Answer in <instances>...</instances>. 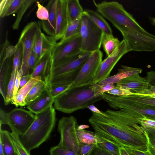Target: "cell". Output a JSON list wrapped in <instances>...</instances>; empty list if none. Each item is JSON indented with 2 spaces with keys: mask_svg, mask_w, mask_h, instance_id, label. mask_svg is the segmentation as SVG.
<instances>
[{
  "mask_svg": "<svg viewBox=\"0 0 155 155\" xmlns=\"http://www.w3.org/2000/svg\"><path fill=\"white\" fill-rule=\"evenodd\" d=\"M12 0H0V17L1 18L4 17L5 13Z\"/></svg>",
  "mask_w": 155,
  "mask_h": 155,
  "instance_id": "cell-46",
  "label": "cell"
},
{
  "mask_svg": "<svg viewBox=\"0 0 155 155\" xmlns=\"http://www.w3.org/2000/svg\"><path fill=\"white\" fill-rule=\"evenodd\" d=\"M67 7V0H58L55 33L53 37L56 41L63 36L68 25Z\"/></svg>",
  "mask_w": 155,
  "mask_h": 155,
  "instance_id": "cell-15",
  "label": "cell"
},
{
  "mask_svg": "<svg viewBox=\"0 0 155 155\" xmlns=\"http://www.w3.org/2000/svg\"><path fill=\"white\" fill-rule=\"evenodd\" d=\"M31 78V74L22 76L21 78L19 89L25 85L30 81Z\"/></svg>",
  "mask_w": 155,
  "mask_h": 155,
  "instance_id": "cell-53",
  "label": "cell"
},
{
  "mask_svg": "<svg viewBox=\"0 0 155 155\" xmlns=\"http://www.w3.org/2000/svg\"><path fill=\"white\" fill-rule=\"evenodd\" d=\"M97 144L99 147L106 150L112 155H120L119 147L110 142L101 138V141Z\"/></svg>",
  "mask_w": 155,
  "mask_h": 155,
  "instance_id": "cell-36",
  "label": "cell"
},
{
  "mask_svg": "<svg viewBox=\"0 0 155 155\" xmlns=\"http://www.w3.org/2000/svg\"><path fill=\"white\" fill-rule=\"evenodd\" d=\"M41 26L39 22L31 21L22 30L18 42H21L23 48V58L21 69L22 76L30 74L28 59L33 49L36 35Z\"/></svg>",
  "mask_w": 155,
  "mask_h": 155,
  "instance_id": "cell-9",
  "label": "cell"
},
{
  "mask_svg": "<svg viewBox=\"0 0 155 155\" xmlns=\"http://www.w3.org/2000/svg\"><path fill=\"white\" fill-rule=\"evenodd\" d=\"M54 108L51 107L35 114V120L23 135L19 136L20 140L29 152L38 148L50 137L56 121Z\"/></svg>",
  "mask_w": 155,
  "mask_h": 155,
  "instance_id": "cell-2",
  "label": "cell"
},
{
  "mask_svg": "<svg viewBox=\"0 0 155 155\" xmlns=\"http://www.w3.org/2000/svg\"><path fill=\"white\" fill-rule=\"evenodd\" d=\"M16 51L13 59L12 72L19 71L21 69L23 58V48L21 42H18Z\"/></svg>",
  "mask_w": 155,
  "mask_h": 155,
  "instance_id": "cell-31",
  "label": "cell"
},
{
  "mask_svg": "<svg viewBox=\"0 0 155 155\" xmlns=\"http://www.w3.org/2000/svg\"><path fill=\"white\" fill-rule=\"evenodd\" d=\"M103 53L98 50L92 52L82 67L70 88L91 85L102 61Z\"/></svg>",
  "mask_w": 155,
  "mask_h": 155,
  "instance_id": "cell-7",
  "label": "cell"
},
{
  "mask_svg": "<svg viewBox=\"0 0 155 155\" xmlns=\"http://www.w3.org/2000/svg\"><path fill=\"white\" fill-rule=\"evenodd\" d=\"M13 58L4 60L0 64V90L4 101L5 100L8 86L12 71Z\"/></svg>",
  "mask_w": 155,
  "mask_h": 155,
  "instance_id": "cell-18",
  "label": "cell"
},
{
  "mask_svg": "<svg viewBox=\"0 0 155 155\" xmlns=\"http://www.w3.org/2000/svg\"><path fill=\"white\" fill-rule=\"evenodd\" d=\"M106 93L118 96H126L132 94L128 90L116 85L113 89L107 92Z\"/></svg>",
  "mask_w": 155,
  "mask_h": 155,
  "instance_id": "cell-41",
  "label": "cell"
},
{
  "mask_svg": "<svg viewBox=\"0 0 155 155\" xmlns=\"http://www.w3.org/2000/svg\"><path fill=\"white\" fill-rule=\"evenodd\" d=\"M8 131L2 130L0 126V141L3 146L6 155H19Z\"/></svg>",
  "mask_w": 155,
  "mask_h": 155,
  "instance_id": "cell-26",
  "label": "cell"
},
{
  "mask_svg": "<svg viewBox=\"0 0 155 155\" xmlns=\"http://www.w3.org/2000/svg\"><path fill=\"white\" fill-rule=\"evenodd\" d=\"M47 88L45 81L41 80L36 83L31 89L25 99L26 105H28L39 97Z\"/></svg>",
  "mask_w": 155,
  "mask_h": 155,
  "instance_id": "cell-28",
  "label": "cell"
},
{
  "mask_svg": "<svg viewBox=\"0 0 155 155\" xmlns=\"http://www.w3.org/2000/svg\"><path fill=\"white\" fill-rule=\"evenodd\" d=\"M40 59L34 51H31L28 59V66L29 74H31Z\"/></svg>",
  "mask_w": 155,
  "mask_h": 155,
  "instance_id": "cell-39",
  "label": "cell"
},
{
  "mask_svg": "<svg viewBox=\"0 0 155 155\" xmlns=\"http://www.w3.org/2000/svg\"><path fill=\"white\" fill-rule=\"evenodd\" d=\"M81 51L92 52L100 50L104 33L84 12L81 16Z\"/></svg>",
  "mask_w": 155,
  "mask_h": 155,
  "instance_id": "cell-5",
  "label": "cell"
},
{
  "mask_svg": "<svg viewBox=\"0 0 155 155\" xmlns=\"http://www.w3.org/2000/svg\"><path fill=\"white\" fill-rule=\"evenodd\" d=\"M115 86L114 84L98 83L94 84L91 86V87L95 97H97L113 89Z\"/></svg>",
  "mask_w": 155,
  "mask_h": 155,
  "instance_id": "cell-33",
  "label": "cell"
},
{
  "mask_svg": "<svg viewBox=\"0 0 155 155\" xmlns=\"http://www.w3.org/2000/svg\"><path fill=\"white\" fill-rule=\"evenodd\" d=\"M23 1L24 0H12L5 13L4 17L16 13Z\"/></svg>",
  "mask_w": 155,
  "mask_h": 155,
  "instance_id": "cell-40",
  "label": "cell"
},
{
  "mask_svg": "<svg viewBox=\"0 0 155 155\" xmlns=\"http://www.w3.org/2000/svg\"><path fill=\"white\" fill-rule=\"evenodd\" d=\"M89 127V126L87 125H78V129L80 130H84V129L88 128Z\"/></svg>",
  "mask_w": 155,
  "mask_h": 155,
  "instance_id": "cell-59",
  "label": "cell"
},
{
  "mask_svg": "<svg viewBox=\"0 0 155 155\" xmlns=\"http://www.w3.org/2000/svg\"><path fill=\"white\" fill-rule=\"evenodd\" d=\"M91 86L69 88L55 99L54 108L70 114L103 99L101 96L95 97Z\"/></svg>",
  "mask_w": 155,
  "mask_h": 155,
  "instance_id": "cell-4",
  "label": "cell"
},
{
  "mask_svg": "<svg viewBox=\"0 0 155 155\" xmlns=\"http://www.w3.org/2000/svg\"><path fill=\"white\" fill-rule=\"evenodd\" d=\"M36 3L38 6V9L36 12L37 17L41 21L47 20L49 16L48 9L41 5L38 1H36Z\"/></svg>",
  "mask_w": 155,
  "mask_h": 155,
  "instance_id": "cell-38",
  "label": "cell"
},
{
  "mask_svg": "<svg viewBox=\"0 0 155 155\" xmlns=\"http://www.w3.org/2000/svg\"><path fill=\"white\" fill-rule=\"evenodd\" d=\"M142 70L136 68L121 65V68L118 69V72L115 74L109 77L99 83L104 84H117L122 79L136 74H140Z\"/></svg>",
  "mask_w": 155,
  "mask_h": 155,
  "instance_id": "cell-20",
  "label": "cell"
},
{
  "mask_svg": "<svg viewBox=\"0 0 155 155\" xmlns=\"http://www.w3.org/2000/svg\"><path fill=\"white\" fill-rule=\"evenodd\" d=\"M129 52L127 43L123 39L115 51L101 62L96 74L94 84L99 83L109 77L116 64Z\"/></svg>",
  "mask_w": 155,
  "mask_h": 155,
  "instance_id": "cell-12",
  "label": "cell"
},
{
  "mask_svg": "<svg viewBox=\"0 0 155 155\" xmlns=\"http://www.w3.org/2000/svg\"><path fill=\"white\" fill-rule=\"evenodd\" d=\"M118 39L113 35L104 33L101 43L104 50L107 56L110 55L120 43Z\"/></svg>",
  "mask_w": 155,
  "mask_h": 155,
  "instance_id": "cell-25",
  "label": "cell"
},
{
  "mask_svg": "<svg viewBox=\"0 0 155 155\" xmlns=\"http://www.w3.org/2000/svg\"><path fill=\"white\" fill-rule=\"evenodd\" d=\"M37 1L35 0H24L20 7L16 12V18L12 25L13 30L18 29L20 23L24 14L28 8Z\"/></svg>",
  "mask_w": 155,
  "mask_h": 155,
  "instance_id": "cell-30",
  "label": "cell"
},
{
  "mask_svg": "<svg viewBox=\"0 0 155 155\" xmlns=\"http://www.w3.org/2000/svg\"><path fill=\"white\" fill-rule=\"evenodd\" d=\"M121 96L127 100L155 107V97L150 95L132 94Z\"/></svg>",
  "mask_w": 155,
  "mask_h": 155,
  "instance_id": "cell-29",
  "label": "cell"
},
{
  "mask_svg": "<svg viewBox=\"0 0 155 155\" xmlns=\"http://www.w3.org/2000/svg\"><path fill=\"white\" fill-rule=\"evenodd\" d=\"M8 32H7L5 40L0 46V63L4 60L6 48L9 46L10 43L8 38Z\"/></svg>",
  "mask_w": 155,
  "mask_h": 155,
  "instance_id": "cell-45",
  "label": "cell"
},
{
  "mask_svg": "<svg viewBox=\"0 0 155 155\" xmlns=\"http://www.w3.org/2000/svg\"><path fill=\"white\" fill-rule=\"evenodd\" d=\"M0 125L8 124V113L1 108L0 110Z\"/></svg>",
  "mask_w": 155,
  "mask_h": 155,
  "instance_id": "cell-52",
  "label": "cell"
},
{
  "mask_svg": "<svg viewBox=\"0 0 155 155\" xmlns=\"http://www.w3.org/2000/svg\"><path fill=\"white\" fill-rule=\"evenodd\" d=\"M0 155H6L3 144L0 141Z\"/></svg>",
  "mask_w": 155,
  "mask_h": 155,
  "instance_id": "cell-58",
  "label": "cell"
},
{
  "mask_svg": "<svg viewBox=\"0 0 155 155\" xmlns=\"http://www.w3.org/2000/svg\"><path fill=\"white\" fill-rule=\"evenodd\" d=\"M103 112L107 116L93 112L88 120L98 136L119 147L147 151V134L138 119L142 115L124 109Z\"/></svg>",
  "mask_w": 155,
  "mask_h": 155,
  "instance_id": "cell-1",
  "label": "cell"
},
{
  "mask_svg": "<svg viewBox=\"0 0 155 155\" xmlns=\"http://www.w3.org/2000/svg\"><path fill=\"white\" fill-rule=\"evenodd\" d=\"M71 85L51 86L47 88L51 96L55 99L68 89Z\"/></svg>",
  "mask_w": 155,
  "mask_h": 155,
  "instance_id": "cell-37",
  "label": "cell"
},
{
  "mask_svg": "<svg viewBox=\"0 0 155 155\" xmlns=\"http://www.w3.org/2000/svg\"><path fill=\"white\" fill-rule=\"evenodd\" d=\"M144 128L146 132L152 134L155 137V129L150 127H146Z\"/></svg>",
  "mask_w": 155,
  "mask_h": 155,
  "instance_id": "cell-57",
  "label": "cell"
},
{
  "mask_svg": "<svg viewBox=\"0 0 155 155\" xmlns=\"http://www.w3.org/2000/svg\"><path fill=\"white\" fill-rule=\"evenodd\" d=\"M35 118V115L29 110L15 108L8 113V125L12 132L21 136L28 130Z\"/></svg>",
  "mask_w": 155,
  "mask_h": 155,
  "instance_id": "cell-11",
  "label": "cell"
},
{
  "mask_svg": "<svg viewBox=\"0 0 155 155\" xmlns=\"http://www.w3.org/2000/svg\"><path fill=\"white\" fill-rule=\"evenodd\" d=\"M124 147L129 155H152L148 151L143 152L128 147Z\"/></svg>",
  "mask_w": 155,
  "mask_h": 155,
  "instance_id": "cell-50",
  "label": "cell"
},
{
  "mask_svg": "<svg viewBox=\"0 0 155 155\" xmlns=\"http://www.w3.org/2000/svg\"><path fill=\"white\" fill-rule=\"evenodd\" d=\"M101 96L103 99L113 109L127 110L155 120V107L127 100L121 96H116L106 93L103 94Z\"/></svg>",
  "mask_w": 155,
  "mask_h": 155,
  "instance_id": "cell-6",
  "label": "cell"
},
{
  "mask_svg": "<svg viewBox=\"0 0 155 155\" xmlns=\"http://www.w3.org/2000/svg\"><path fill=\"white\" fill-rule=\"evenodd\" d=\"M77 133L80 146L97 144L101 141V138L95 132L77 128Z\"/></svg>",
  "mask_w": 155,
  "mask_h": 155,
  "instance_id": "cell-24",
  "label": "cell"
},
{
  "mask_svg": "<svg viewBox=\"0 0 155 155\" xmlns=\"http://www.w3.org/2000/svg\"><path fill=\"white\" fill-rule=\"evenodd\" d=\"M57 42L53 37L42 32L41 28L36 35L33 50L40 60L46 52L51 50Z\"/></svg>",
  "mask_w": 155,
  "mask_h": 155,
  "instance_id": "cell-14",
  "label": "cell"
},
{
  "mask_svg": "<svg viewBox=\"0 0 155 155\" xmlns=\"http://www.w3.org/2000/svg\"><path fill=\"white\" fill-rule=\"evenodd\" d=\"M84 12L97 26L103 31L104 33L113 34L110 26L101 15L94 10L89 9H85Z\"/></svg>",
  "mask_w": 155,
  "mask_h": 155,
  "instance_id": "cell-22",
  "label": "cell"
},
{
  "mask_svg": "<svg viewBox=\"0 0 155 155\" xmlns=\"http://www.w3.org/2000/svg\"><path fill=\"white\" fill-rule=\"evenodd\" d=\"M12 140L19 155H31L21 142L19 135L13 132L10 133Z\"/></svg>",
  "mask_w": 155,
  "mask_h": 155,
  "instance_id": "cell-32",
  "label": "cell"
},
{
  "mask_svg": "<svg viewBox=\"0 0 155 155\" xmlns=\"http://www.w3.org/2000/svg\"><path fill=\"white\" fill-rule=\"evenodd\" d=\"M18 71L12 72L7 88V94L5 100L4 101L5 105L11 102L13 96V92L15 80Z\"/></svg>",
  "mask_w": 155,
  "mask_h": 155,
  "instance_id": "cell-35",
  "label": "cell"
},
{
  "mask_svg": "<svg viewBox=\"0 0 155 155\" xmlns=\"http://www.w3.org/2000/svg\"><path fill=\"white\" fill-rule=\"evenodd\" d=\"M54 100L47 88L39 97L28 105L27 108L32 113L38 114L52 106Z\"/></svg>",
  "mask_w": 155,
  "mask_h": 155,
  "instance_id": "cell-17",
  "label": "cell"
},
{
  "mask_svg": "<svg viewBox=\"0 0 155 155\" xmlns=\"http://www.w3.org/2000/svg\"><path fill=\"white\" fill-rule=\"evenodd\" d=\"M90 155H112L104 149L99 147L97 144L94 148Z\"/></svg>",
  "mask_w": 155,
  "mask_h": 155,
  "instance_id": "cell-47",
  "label": "cell"
},
{
  "mask_svg": "<svg viewBox=\"0 0 155 155\" xmlns=\"http://www.w3.org/2000/svg\"><path fill=\"white\" fill-rule=\"evenodd\" d=\"M146 133L148 139L147 151L152 155H155V137L150 133Z\"/></svg>",
  "mask_w": 155,
  "mask_h": 155,
  "instance_id": "cell-42",
  "label": "cell"
},
{
  "mask_svg": "<svg viewBox=\"0 0 155 155\" xmlns=\"http://www.w3.org/2000/svg\"><path fill=\"white\" fill-rule=\"evenodd\" d=\"M81 43L80 34L62 43L57 42L51 51L52 59L51 69L67 58L81 51Z\"/></svg>",
  "mask_w": 155,
  "mask_h": 155,
  "instance_id": "cell-10",
  "label": "cell"
},
{
  "mask_svg": "<svg viewBox=\"0 0 155 155\" xmlns=\"http://www.w3.org/2000/svg\"><path fill=\"white\" fill-rule=\"evenodd\" d=\"M78 126L77 119L73 116L62 117L58 124V131L60 135L59 144L78 154L80 146L77 133Z\"/></svg>",
  "mask_w": 155,
  "mask_h": 155,
  "instance_id": "cell-8",
  "label": "cell"
},
{
  "mask_svg": "<svg viewBox=\"0 0 155 155\" xmlns=\"http://www.w3.org/2000/svg\"><path fill=\"white\" fill-rule=\"evenodd\" d=\"M86 108L89 109L92 112L99 114L104 116H107L106 115H105L103 113V111H100L97 107L93 105V104L88 106Z\"/></svg>",
  "mask_w": 155,
  "mask_h": 155,
  "instance_id": "cell-54",
  "label": "cell"
},
{
  "mask_svg": "<svg viewBox=\"0 0 155 155\" xmlns=\"http://www.w3.org/2000/svg\"><path fill=\"white\" fill-rule=\"evenodd\" d=\"M97 144L80 146L78 153L79 155H90L92 150Z\"/></svg>",
  "mask_w": 155,
  "mask_h": 155,
  "instance_id": "cell-44",
  "label": "cell"
},
{
  "mask_svg": "<svg viewBox=\"0 0 155 155\" xmlns=\"http://www.w3.org/2000/svg\"><path fill=\"white\" fill-rule=\"evenodd\" d=\"M58 0H49L46 7L49 12L48 20L38 21L41 28L50 36L54 37L55 35L57 8Z\"/></svg>",
  "mask_w": 155,
  "mask_h": 155,
  "instance_id": "cell-16",
  "label": "cell"
},
{
  "mask_svg": "<svg viewBox=\"0 0 155 155\" xmlns=\"http://www.w3.org/2000/svg\"><path fill=\"white\" fill-rule=\"evenodd\" d=\"M120 155H129L124 147H119Z\"/></svg>",
  "mask_w": 155,
  "mask_h": 155,
  "instance_id": "cell-56",
  "label": "cell"
},
{
  "mask_svg": "<svg viewBox=\"0 0 155 155\" xmlns=\"http://www.w3.org/2000/svg\"><path fill=\"white\" fill-rule=\"evenodd\" d=\"M49 153L50 155H79L70 148L59 144L51 147Z\"/></svg>",
  "mask_w": 155,
  "mask_h": 155,
  "instance_id": "cell-34",
  "label": "cell"
},
{
  "mask_svg": "<svg viewBox=\"0 0 155 155\" xmlns=\"http://www.w3.org/2000/svg\"><path fill=\"white\" fill-rule=\"evenodd\" d=\"M92 53L81 51L67 58L52 68L44 81L47 87L51 86L71 84Z\"/></svg>",
  "mask_w": 155,
  "mask_h": 155,
  "instance_id": "cell-3",
  "label": "cell"
},
{
  "mask_svg": "<svg viewBox=\"0 0 155 155\" xmlns=\"http://www.w3.org/2000/svg\"><path fill=\"white\" fill-rule=\"evenodd\" d=\"M67 10L68 24L81 16L84 11L78 0H67Z\"/></svg>",
  "mask_w": 155,
  "mask_h": 155,
  "instance_id": "cell-23",
  "label": "cell"
},
{
  "mask_svg": "<svg viewBox=\"0 0 155 155\" xmlns=\"http://www.w3.org/2000/svg\"><path fill=\"white\" fill-rule=\"evenodd\" d=\"M17 49V45H10L6 48L4 60L12 57L15 53Z\"/></svg>",
  "mask_w": 155,
  "mask_h": 155,
  "instance_id": "cell-48",
  "label": "cell"
},
{
  "mask_svg": "<svg viewBox=\"0 0 155 155\" xmlns=\"http://www.w3.org/2000/svg\"><path fill=\"white\" fill-rule=\"evenodd\" d=\"M146 79L150 86L155 87V71L147 72Z\"/></svg>",
  "mask_w": 155,
  "mask_h": 155,
  "instance_id": "cell-51",
  "label": "cell"
},
{
  "mask_svg": "<svg viewBox=\"0 0 155 155\" xmlns=\"http://www.w3.org/2000/svg\"><path fill=\"white\" fill-rule=\"evenodd\" d=\"M138 119L144 128L155 129V120L148 118L143 116L138 118Z\"/></svg>",
  "mask_w": 155,
  "mask_h": 155,
  "instance_id": "cell-43",
  "label": "cell"
},
{
  "mask_svg": "<svg viewBox=\"0 0 155 155\" xmlns=\"http://www.w3.org/2000/svg\"><path fill=\"white\" fill-rule=\"evenodd\" d=\"M142 94L150 95L155 97V87L150 86V88L148 90L145 91Z\"/></svg>",
  "mask_w": 155,
  "mask_h": 155,
  "instance_id": "cell-55",
  "label": "cell"
},
{
  "mask_svg": "<svg viewBox=\"0 0 155 155\" xmlns=\"http://www.w3.org/2000/svg\"><path fill=\"white\" fill-rule=\"evenodd\" d=\"M149 19L151 24L155 26V17H149Z\"/></svg>",
  "mask_w": 155,
  "mask_h": 155,
  "instance_id": "cell-60",
  "label": "cell"
},
{
  "mask_svg": "<svg viewBox=\"0 0 155 155\" xmlns=\"http://www.w3.org/2000/svg\"><path fill=\"white\" fill-rule=\"evenodd\" d=\"M139 74H136L122 79L116 85L128 90L132 94H142L150 86L146 78Z\"/></svg>",
  "mask_w": 155,
  "mask_h": 155,
  "instance_id": "cell-13",
  "label": "cell"
},
{
  "mask_svg": "<svg viewBox=\"0 0 155 155\" xmlns=\"http://www.w3.org/2000/svg\"><path fill=\"white\" fill-rule=\"evenodd\" d=\"M41 80V78L40 76L32 78L25 85L18 90L15 95L13 97L11 102L17 107L26 105L25 101L28 93L33 86Z\"/></svg>",
  "mask_w": 155,
  "mask_h": 155,
  "instance_id": "cell-21",
  "label": "cell"
},
{
  "mask_svg": "<svg viewBox=\"0 0 155 155\" xmlns=\"http://www.w3.org/2000/svg\"><path fill=\"white\" fill-rule=\"evenodd\" d=\"M81 25L80 16L68 24L63 36L58 43H62L69 38L80 34Z\"/></svg>",
  "mask_w": 155,
  "mask_h": 155,
  "instance_id": "cell-27",
  "label": "cell"
},
{
  "mask_svg": "<svg viewBox=\"0 0 155 155\" xmlns=\"http://www.w3.org/2000/svg\"><path fill=\"white\" fill-rule=\"evenodd\" d=\"M23 72L21 69L18 72L15 82L13 92V96L15 95L19 90L21 78L22 76Z\"/></svg>",
  "mask_w": 155,
  "mask_h": 155,
  "instance_id": "cell-49",
  "label": "cell"
},
{
  "mask_svg": "<svg viewBox=\"0 0 155 155\" xmlns=\"http://www.w3.org/2000/svg\"><path fill=\"white\" fill-rule=\"evenodd\" d=\"M52 59L51 51L46 52L39 60L31 74L32 78L40 76L41 80L45 79L49 74L51 68Z\"/></svg>",
  "mask_w": 155,
  "mask_h": 155,
  "instance_id": "cell-19",
  "label": "cell"
}]
</instances>
